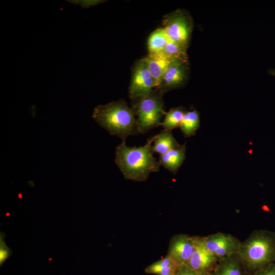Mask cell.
Masks as SVG:
<instances>
[{
  "instance_id": "6da1fadb",
  "label": "cell",
  "mask_w": 275,
  "mask_h": 275,
  "mask_svg": "<svg viewBox=\"0 0 275 275\" xmlns=\"http://www.w3.org/2000/svg\"><path fill=\"white\" fill-rule=\"evenodd\" d=\"M154 139L150 137L143 146L128 147L125 141L117 146L115 161L126 179L143 182L150 173L159 171L160 164L153 155Z\"/></svg>"
},
{
  "instance_id": "7a4b0ae2",
  "label": "cell",
  "mask_w": 275,
  "mask_h": 275,
  "mask_svg": "<svg viewBox=\"0 0 275 275\" xmlns=\"http://www.w3.org/2000/svg\"><path fill=\"white\" fill-rule=\"evenodd\" d=\"M92 117L111 134L125 141L138 134L135 115L132 108L122 100L112 101L95 107Z\"/></svg>"
},
{
  "instance_id": "3957f363",
  "label": "cell",
  "mask_w": 275,
  "mask_h": 275,
  "mask_svg": "<svg viewBox=\"0 0 275 275\" xmlns=\"http://www.w3.org/2000/svg\"><path fill=\"white\" fill-rule=\"evenodd\" d=\"M241 256L250 266L262 268L275 261V234L261 231L242 246Z\"/></svg>"
},
{
  "instance_id": "277c9868",
  "label": "cell",
  "mask_w": 275,
  "mask_h": 275,
  "mask_svg": "<svg viewBox=\"0 0 275 275\" xmlns=\"http://www.w3.org/2000/svg\"><path fill=\"white\" fill-rule=\"evenodd\" d=\"M133 104L135 116H137L136 129L138 133H145L159 126L165 115L161 93H151L135 99Z\"/></svg>"
},
{
  "instance_id": "5b68a950",
  "label": "cell",
  "mask_w": 275,
  "mask_h": 275,
  "mask_svg": "<svg viewBox=\"0 0 275 275\" xmlns=\"http://www.w3.org/2000/svg\"><path fill=\"white\" fill-rule=\"evenodd\" d=\"M163 29L170 40L187 46L192 30L189 17L181 11L166 16Z\"/></svg>"
},
{
  "instance_id": "8992f818",
  "label": "cell",
  "mask_w": 275,
  "mask_h": 275,
  "mask_svg": "<svg viewBox=\"0 0 275 275\" xmlns=\"http://www.w3.org/2000/svg\"><path fill=\"white\" fill-rule=\"evenodd\" d=\"M157 88L155 80L150 73L144 60L141 59L135 65L129 87V97L132 100L151 93Z\"/></svg>"
},
{
  "instance_id": "52a82bcc",
  "label": "cell",
  "mask_w": 275,
  "mask_h": 275,
  "mask_svg": "<svg viewBox=\"0 0 275 275\" xmlns=\"http://www.w3.org/2000/svg\"><path fill=\"white\" fill-rule=\"evenodd\" d=\"M198 239L184 235L174 237L170 242L167 255L181 266H186L196 251Z\"/></svg>"
},
{
  "instance_id": "ba28073f",
  "label": "cell",
  "mask_w": 275,
  "mask_h": 275,
  "mask_svg": "<svg viewBox=\"0 0 275 275\" xmlns=\"http://www.w3.org/2000/svg\"><path fill=\"white\" fill-rule=\"evenodd\" d=\"M187 63V61L174 62L164 73L159 88L166 91L182 85L186 78Z\"/></svg>"
},
{
  "instance_id": "9c48e42d",
  "label": "cell",
  "mask_w": 275,
  "mask_h": 275,
  "mask_svg": "<svg viewBox=\"0 0 275 275\" xmlns=\"http://www.w3.org/2000/svg\"><path fill=\"white\" fill-rule=\"evenodd\" d=\"M151 75L154 79L157 88H159L163 76L169 67L175 61L163 52L149 54L143 59Z\"/></svg>"
},
{
  "instance_id": "30bf717a",
  "label": "cell",
  "mask_w": 275,
  "mask_h": 275,
  "mask_svg": "<svg viewBox=\"0 0 275 275\" xmlns=\"http://www.w3.org/2000/svg\"><path fill=\"white\" fill-rule=\"evenodd\" d=\"M215 257L204 245L202 239H198L195 252L185 266L197 272L204 274L212 265Z\"/></svg>"
},
{
  "instance_id": "8fae6325",
  "label": "cell",
  "mask_w": 275,
  "mask_h": 275,
  "mask_svg": "<svg viewBox=\"0 0 275 275\" xmlns=\"http://www.w3.org/2000/svg\"><path fill=\"white\" fill-rule=\"evenodd\" d=\"M186 143H184L167 153L160 155L158 161L160 166L176 174L186 158Z\"/></svg>"
},
{
  "instance_id": "7c38bea8",
  "label": "cell",
  "mask_w": 275,
  "mask_h": 275,
  "mask_svg": "<svg viewBox=\"0 0 275 275\" xmlns=\"http://www.w3.org/2000/svg\"><path fill=\"white\" fill-rule=\"evenodd\" d=\"M181 266L173 258L167 255L164 258L147 267V273L155 275H174Z\"/></svg>"
},
{
  "instance_id": "4fadbf2b",
  "label": "cell",
  "mask_w": 275,
  "mask_h": 275,
  "mask_svg": "<svg viewBox=\"0 0 275 275\" xmlns=\"http://www.w3.org/2000/svg\"><path fill=\"white\" fill-rule=\"evenodd\" d=\"M180 145L174 138L172 131L163 129L159 133L155 135L152 150L154 152L161 155L178 147Z\"/></svg>"
},
{
  "instance_id": "5bb4252c",
  "label": "cell",
  "mask_w": 275,
  "mask_h": 275,
  "mask_svg": "<svg viewBox=\"0 0 275 275\" xmlns=\"http://www.w3.org/2000/svg\"><path fill=\"white\" fill-rule=\"evenodd\" d=\"M200 126L199 113L195 109L186 111L180 128L185 138L196 135V131Z\"/></svg>"
},
{
  "instance_id": "9a60e30c",
  "label": "cell",
  "mask_w": 275,
  "mask_h": 275,
  "mask_svg": "<svg viewBox=\"0 0 275 275\" xmlns=\"http://www.w3.org/2000/svg\"><path fill=\"white\" fill-rule=\"evenodd\" d=\"M169 41L170 39L163 28L156 29L150 34L148 39L149 53L162 52Z\"/></svg>"
},
{
  "instance_id": "2e32d148",
  "label": "cell",
  "mask_w": 275,
  "mask_h": 275,
  "mask_svg": "<svg viewBox=\"0 0 275 275\" xmlns=\"http://www.w3.org/2000/svg\"><path fill=\"white\" fill-rule=\"evenodd\" d=\"M186 111L182 106L171 108L166 113L164 119L160 123L164 130L171 131L180 127Z\"/></svg>"
},
{
  "instance_id": "e0dca14e",
  "label": "cell",
  "mask_w": 275,
  "mask_h": 275,
  "mask_svg": "<svg viewBox=\"0 0 275 275\" xmlns=\"http://www.w3.org/2000/svg\"><path fill=\"white\" fill-rule=\"evenodd\" d=\"M186 48L187 46L170 40L163 52L174 61H187Z\"/></svg>"
},
{
  "instance_id": "ac0fdd59",
  "label": "cell",
  "mask_w": 275,
  "mask_h": 275,
  "mask_svg": "<svg viewBox=\"0 0 275 275\" xmlns=\"http://www.w3.org/2000/svg\"><path fill=\"white\" fill-rule=\"evenodd\" d=\"M202 239L206 249L213 255L216 250L233 239L231 236L221 233Z\"/></svg>"
},
{
  "instance_id": "d6986e66",
  "label": "cell",
  "mask_w": 275,
  "mask_h": 275,
  "mask_svg": "<svg viewBox=\"0 0 275 275\" xmlns=\"http://www.w3.org/2000/svg\"><path fill=\"white\" fill-rule=\"evenodd\" d=\"M217 275H241V272L237 262L233 260H229L222 264Z\"/></svg>"
},
{
  "instance_id": "ffe728a7",
  "label": "cell",
  "mask_w": 275,
  "mask_h": 275,
  "mask_svg": "<svg viewBox=\"0 0 275 275\" xmlns=\"http://www.w3.org/2000/svg\"><path fill=\"white\" fill-rule=\"evenodd\" d=\"M237 248V244L233 239L231 241L216 250L213 253V255L215 257L222 258L232 253Z\"/></svg>"
},
{
  "instance_id": "44dd1931",
  "label": "cell",
  "mask_w": 275,
  "mask_h": 275,
  "mask_svg": "<svg viewBox=\"0 0 275 275\" xmlns=\"http://www.w3.org/2000/svg\"><path fill=\"white\" fill-rule=\"evenodd\" d=\"M5 234L3 232L0 234V264L2 265L4 262L11 255L12 251L8 248L5 241Z\"/></svg>"
},
{
  "instance_id": "7402d4cb",
  "label": "cell",
  "mask_w": 275,
  "mask_h": 275,
  "mask_svg": "<svg viewBox=\"0 0 275 275\" xmlns=\"http://www.w3.org/2000/svg\"><path fill=\"white\" fill-rule=\"evenodd\" d=\"M256 275H275V263L261 268Z\"/></svg>"
},
{
  "instance_id": "603a6c76",
  "label": "cell",
  "mask_w": 275,
  "mask_h": 275,
  "mask_svg": "<svg viewBox=\"0 0 275 275\" xmlns=\"http://www.w3.org/2000/svg\"><path fill=\"white\" fill-rule=\"evenodd\" d=\"M175 275H204L193 270L185 266H181L178 269Z\"/></svg>"
},
{
  "instance_id": "cb8c5ba5",
  "label": "cell",
  "mask_w": 275,
  "mask_h": 275,
  "mask_svg": "<svg viewBox=\"0 0 275 275\" xmlns=\"http://www.w3.org/2000/svg\"><path fill=\"white\" fill-rule=\"evenodd\" d=\"M174 275H175V274Z\"/></svg>"
}]
</instances>
